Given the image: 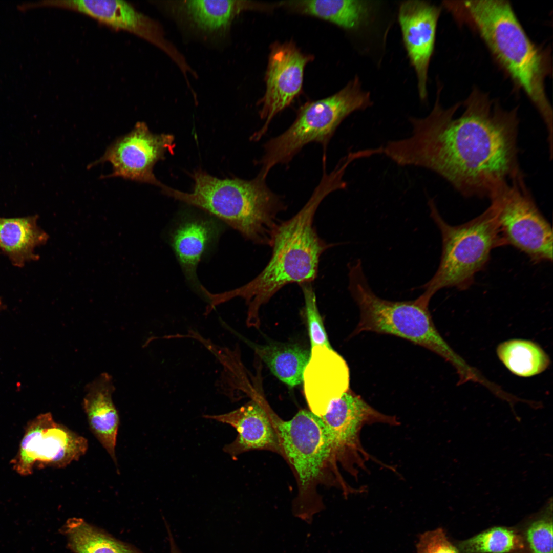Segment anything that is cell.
Returning <instances> with one entry per match:
<instances>
[{"label": "cell", "mask_w": 553, "mask_h": 553, "mask_svg": "<svg viewBox=\"0 0 553 553\" xmlns=\"http://www.w3.org/2000/svg\"><path fill=\"white\" fill-rule=\"evenodd\" d=\"M456 116L455 107L437 101L424 118H409L412 131L389 141L382 154L400 166L430 169L466 197L489 198L522 173L518 162L519 121L514 111L473 102Z\"/></svg>", "instance_id": "1"}, {"label": "cell", "mask_w": 553, "mask_h": 553, "mask_svg": "<svg viewBox=\"0 0 553 553\" xmlns=\"http://www.w3.org/2000/svg\"><path fill=\"white\" fill-rule=\"evenodd\" d=\"M336 171L323 170L322 178L304 206L292 218L279 222L272 236L270 260L262 271L245 285L221 293L209 292V307L239 297L248 305L247 324L259 327V312L281 288L289 284L312 282L317 275L320 258L332 246L317 234L313 220L317 208L331 193L344 189Z\"/></svg>", "instance_id": "2"}, {"label": "cell", "mask_w": 553, "mask_h": 553, "mask_svg": "<svg viewBox=\"0 0 553 553\" xmlns=\"http://www.w3.org/2000/svg\"><path fill=\"white\" fill-rule=\"evenodd\" d=\"M192 192L162 184L165 195L199 208L226 223L254 243L270 245L279 222L277 216L286 207L280 197L260 175L250 180L219 179L202 170L193 175Z\"/></svg>", "instance_id": "3"}, {"label": "cell", "mask_w": 553, "mask_h": 553, "mask_svg": "<svg viewBox=\"0 0 553 553\" xmlns=\"http://www.w3.org/2000/svg\"><path fill=\"white\" fill-rule=\"evenodd\" d=\"M269 412L283 457L293 469L297 481L298 494L292 502V514L311 524L314 516L325 509L317 492L318 485H335L345 496L354 493L353 488L339 473L333 442L321 417L310 411L301 410L285 421L271 409Z\"/></svg>", "instance_id": "4"}, {"label": "cell", "mask_w": 553, "mask_h": 553, "mask_svg": "<svg viewBox=\"0 0 553 553\" xmlns=\"http://www.w3.org/2000/svg\"><path fill=\"white\" fill-rule=\"evenodd\" d=\"M348 268V289L360 312L359 321L351 336L372 332L404 338L450 363L458 375L459 385L479 381L480 372L457 354L436 329L429 310L430 302L420 296L405 301L382 299L370 287L360 261L351 263Z\"/></svg>", "instance_id": "5"}, {"label": "cell", "mask_w": 553, "mask_h": 553, "mask_svg": "<svg viewBox=\"0 0 553 553\" xmlns=\"http://www.w3.org/2000/svg\"><path fill=\"white\" fill-rule=\"evenodd\" d=\"M464 6L484 40L540 113L548 133L552 111L545 95L542 59L507 1H469Z\"/></svg>", "instance_id": "6"}, {"label": "cell", "mask_w": 553, "mask_h": 553, "mask_svg": "<svg viewBox=\"0 0 553 553\" xmlns=\"http://www.w3.org/2000/svg\"><path fill=\"white\" fill-rule=\"evenodd\" d=\"M428 205L442 238L438 269L420 287L424 291L420 296L430 302L436 292L444 288L467 289L475 274L487 264L492 249L504 244L491 206L473 219L453 226L442 218L433 199H429Z\"/></svg>", "instance_id": "7"}, {"label": "cell", "mask_w": 553, "mask_h": 553, "mask_svg": "<svg viewBox=\"0 0 553 553\" xmlns=\"http://www.w3.org/2000/svg\"><path fill=\"white\" fill-rule=\"evenodd\" d=\"M371 95L364 90L356 76L336 93L305 104L287 130L264 145V153L259 174L263 178L277 164L289 162L310 142L327 144L342 122L354 112L372 105Z\"/></svg>", "instance_id": "8"}, {"label": "cell", "mask_w": 553, "mask_h": 553, "mask_svg": "<svg viewBox=\"0 0 553 553\" xmlns=\"http://www.w3.org/2000/svg\"><path fill=\"white\" fill-rule=\"evenodd\" d=\"M504 245H511L536 263L552 260V231L538 208L523 173L490 197Z\"/></svg>", "instance_id": "9"}, {"label": "cell", "mask_w": 553, "mask_h": 553, "mask_svg": "<svg viewBox=\"0 0 553 553\" xmlns=\"http://www.w3.org/2000/svg\"><path fill=\"white\" fill-rule=\"evenodd\" d=\"M321 417L332 439L337 462L355 477L372 458L361 444L362 428L378 423L399 424L396 417L377 411L350 389L333 401Z\"/></svg>", "instance_id": "10"}, {"label": "cell", "mask_w": 553, "mask_h": 553, "mask_svg": "<svg viewBox=\"0 0 553 553\" xmlns=\"http://www.w3.org/2000/svg\"><path fill=\"white\" fill-rule=\"evenodd\" d=\"M88 448L87 439L56 422L50 413H42L27 427L12 463L19 474L28 475L37 464L65 467L80 459Z\"/></svg>", "instance_id": "11"}, {"label": "cell", "mask_w": 553, "mask_h": 553, "mask_svg": "<svg viewBox=\"0 0 553 553\" xmlns=\"http://www.w3.org/2000/svg\"><path fill=\"white\" fill-rule=\"evenodd\" d=\"M174 137L167 134H156L144 122H138L129 133L115 140L103 155L88 168L105 162L112 166L104 177H121L160 187L162 184L153 173L156 163L164 159L174 148Z\"/></svg>", "instance_id": "12"}, {"label": "cell", "mask_w": 553, "mask_h": 553, "mask_svg": "<svg viewBox=\"0 0 553 553\" xmlns=\"http://www.w3.org/2000/svg\"><path fill=\"white\" fill-rule=\"evenodd\" d=\"M42 4L72 9L93 16L114 27L125 29L154 45L176 65L183 75L192 70L187 61L167 39L159 22L137 10L123 0L46 1Z\"/></svg>", "instance_id": "13"}, {"label": "cell", "mask_w": 553, "mask_h": 553, "mask_svg": "<svg viewBox=\"0 0 553 553\" xmlns=\"http://www.w3.org/2000/svg\"><path fill=\"white\" fill-rule=\"evenodd\" d=\"M311 55L302 53L292 42L272 46L266 74V91L259 104L262 127L252 136L260 140L266 133L275 115L289 106L300 92L306 65Z\"/></svg>", "instance_id": "14"}, {"label": "cell", "mask_w": 553, "mask_h": 553, "mask_svg": "<svg viewBox=\"0 0 553 553\" xmlns=\"http://www.w3.org/2000/svg\"><path fill=\"white\" fill-rule=\"evenodd\" d=\"M155 3L181 27L204 40L216 42L225 40L235 18L253 5L239 0H171Z\"/></svg>", "instance_id": "15"}, {"label": "cell", "mask_w": 553, "mask_h": 553, "mask_svg": "<svg viewBox=\"0 0 553 553\" xmlns=\"http://www.w3.org/2000/svg\"><path fill=\"white\" fill-rule=\"evenodd\" d=\"M440 9L423 1H407L399 8L398 21L410 62L416 73L418 95L427 97L428 72L433 52Z\"/></svg>", "instance_id": "16"}, {"label": "cell", "mask_w": 553, "mask_h": 553, "mask_svg": "<svg viewBox=\"0 0 553 553\" xmlns=\"http://www.w3.org/2000/svg\"><path fill=\"white\" fill-rule=\"evenodd\" d=\"M303 381L310 411L321 417L333 401L349 389V369L344 359L332 348L314 346L311 348Z\"/></svg>", "instance_id": "17"}, {"label": "cell", "mask_w": 553, "mask_h": 553, "mask_svg": "<svg viewBox=\"0 0 553 553\" xmlns=\"http://www.w3.org/2000/svg\"><path fill=\"white\" fill-rule=\"evenodd\" d=\"M241 407L229 413L204 417L227 423L238 432L236 439L223 450L234 457L252 450H267L283 456L277 433L269 415L270 407L257 393Z\"/></svg>", "instance_id": "18"}, {"label": "cell", "mask_w": 553, "mask_h": 553, "mask_svg": "<svg viewBox=\"0 0 553 553\" xmlns=\"http://www.w3.org/2000/svg\"><path fill=\"white\" fill-rule=\"evenodd\" d=\"M219 232V226L211 218L186 217L171 233V244L184 275L201 294L203 285L198 279L197 268Z\"/></svg>", "instance_id": "19"}, {"label": "cell", "mask_w": 553, "mask_h": 553, "mask_svg": "<svg viewBox=\"0 0 553 553\" xmlns=\"http://www.w3.org/2000/svg\"><path fill=\"white\" fill-rule=\"evenodd\" d=\"M82 407L92 433L117 464L115 448L119 426L118 411L112 400V377L103 373L86 387Z\"/></svg>", "instance_id": "20"}, {"label": "cell", "mask_w": 553, "mask_h": 553, "mask_svg": "<svg viewBox=\"0 0 553 553\" xmlns=\"http://www.w3.org/2000/svg\"><path fill=\"white\" fill-rule=\"evenodd\" d=\"M36 219V217L0 218V249L17 266L37 259L35 248L48 239L47 233L37 225Z\"/></svg>", "instance_id": "21"}, {"label": "cell", "mask_w": 553, "mask_h": 553, "mask_svg": "<svg viewBox=\"0 0 553 553\" xmlns=\"http://www.w3.org/2000/svg\"><path fill=\"white\" fill-rule=\"evenodd\" d=\"M298 12L324 19L347 30L356 29L370 15L369 1L354 0H306L289 4Z\"/></svg>", "instance_id": "22"}, {"label": "cell", "mask_w": 553, "mask_h": 553, "mask_svg": "<svg viewBox=\"0 0 553 553\" xmlns=\"http://www.w3.org/2000/svg\"><path fill=\"white\" fill-rule=\"evenodd\" d=\"M253 348L281 381L291 387L303 381V373L310 357L309 351L295 344L280 343L254 345Z\"/></svg>", "instance_id": "23"}, {"label": "cell", "mask_w": 553, "mask_h": 553, "mask_svg": "<svg viewBox=\"0 0 553 553\" xmlns=\"http://www.w3.org/2000/svg\"><path fill=\"white\" fill-rule=\"evenodd\" d=\"M61 531L74 553H143L81 518L67 520Z\"/></svg>", "instance_id": "24"}, {"label": "cell", "mask_w": 553, "mask_h": 553, "mask_svg": "<svg viewBox=\"0 0 553 553\" xmlns=\"http://www.w3.org/2000/svg\"><path fill=\"white\" fill-rule=\"evenodd\" d=\"M497 354L513 374L530 377L544 371L549 366L548 355L537 344L524 339H511L500 344Z\"/></svg>", "instance_id": "25"}, {"label": "cell", "mask_w": 553, "mask_h": 553, "mask_svg": "<svg viewBox=\"0 0 553 553\" xmlns=\"http://www.w3.org/2000/svg\"><path fill=\"white\" fill-rule=\"evenodd\" d=\"M460 553H526L522 535L504 526L487 529L456 545Z\"/></svg>", "instance_id": "26"}, {"label": "cell", "mask_w": 553, "mask_h": 553, "mask_svg": "<svg viewBox=\"0 0 553 553\" xmlns=\"http://www.w3.org/2000/svg\"><path fill=\"white\" fill-rule=\"evenodd\" d=\"M526 553H552V519L548 515L529 523L524 536Z\"/></svg>", "instance_id": "27"}, {"label": "cell", "mask_w": 553, "mask_h": 553, "mask_svg": "<svg viewBox=\"0 0 553 553\" xmlns=\"http://www.w3.org/2000/svg\"><path fill=\"white\" fill-rule=\"evenodd\" d=\"M299 285L302 289L304 299L305 311L307 320L311 348L316 346L332 348L318 310L316 295L311 282L303 283Z\"/></svg>", "instance_id": "28"}, {"label": "cell", "mask_w": 553, "mask_h": 553, "mask_svg": "<svg viewBox=\"0 0 553 553\" xmlns=\"http://www.w3.org/2000/svg\"><path fill=\"white\" fill-rule=\"evenodd\" d=\"M416 553H460L442 528L421 534L416 544Z\"/></svg>", "instance_id": "29"}, {"label": "cell", "mask_w": 553, "mask_h": 553, "mask_svg": "<svg viewBox=\"0 0 553 553\" xmlns=\"http://www.w3.org/2000/svg\"><path fill=\"white\" fill-rule=\"evenodd\" d=\"M169 543V553H183L178 546L168 522L164 520Z\"/></svg>", "instance_id": "30"}, {"label": "cell", "mask_w": 553, "mask_h": 553, "mask_svg": "<svg viewBox=\"0 0 553 553\" xmlns=\"http://www.w3.org/2000/svg\"><path fill=\"white\" fill-rule=\"evenodd\" d=\"M3 304H2V302H1V301L0 300V311L3 309Z\"/></svg>", "instance_id": "31"}]
</instances>
